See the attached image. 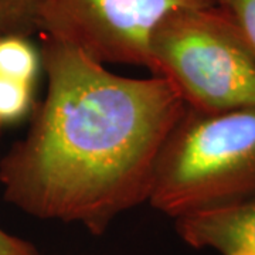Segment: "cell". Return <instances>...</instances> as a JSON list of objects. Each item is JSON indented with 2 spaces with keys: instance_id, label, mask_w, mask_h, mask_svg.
<instances>
[{
  "instance_id": "cell-1",
  "label": "cell",
  "mask_w": 255,
  "mask_h": 255,
  "mask_svg": "<svg viewBox=\"0 0 255 255\" xmlns=\"http://www.w3.org/2000/svg\"><path fill=\"white\" fill-rule=\"evenodd\" d=\"M46 97L27 133L0 160L4 199L37 219L102 234L149 201L163 146L187 108L162 77L112 73L78 48L43 36Z\"/></svg>"
},
{
  "instance_id": "cell-2",
  "label": "cell",
  "mask_w": 255,
  "mask_h": 255,
  "mask_svg": "<svg viewBox=\"0 0 255 255\" xmlns=\"http://www.w3.org/2000/svg\"><path fill=\"white\" fill-rule=\"evenodd\" d=\"M255 199V108H186L167 137L149 196L170 217Z\"/></svg>"
},
{
  "instance_id": "cell-3",
  "label": "cell",
  "mask_w": 255,
  "mask_h": 255,
  "mask_svg": "<svg viewBox=\"0 0 255 255\" xmlns=\"http://www.w3.org/2000/svg\"><path fill=\"white\" fill-rule=\"evenodd\" d=\"M147 70L197 112L255 108V55L219 4L166 16L150 38Z\"/></svg>"
},
{
  "instance_id": "cell-4",
  "label": "cell",
  "mask_w": 255,
  "mask_h": 255,
  "mask_svg": "<svg viewBox=\"0 0 255 255\" xmlns=\"http://www.w3.org/2000/svg\"><path fill=\"white\" fill-rule=\"evenodd\" d=\"M214 4L216 0H38V33L101 64L147 68L150 38L166 16Z\"/></svg>"
},
{
  "instance_id": "cell-5",
  "label": "cell",
  "mask_w": 255,
  "mask_h": 255,
  "mask_svg": "<svg viewBox=\"0 0 255 255\" xmlns=\"http://www.w3.org/2000/svg\"><path fill=\"white\" fill-rule=\"evenodd\" d=\"M176 230L196 248H211L221 255H255V199L177 217Z\"/></svg>"
},
{
  "instance_id": "cell-6",
  "label": "cell",
  "mask_w": 255,
  "mask_h": 255,
  "mask_svg": "<svg viewBox=\"0 0 255 255\" xmlns=\"http://www.w3.org/2000/svg\"><path fill=\"white\" fill-rule=\"evenodd\" d=\"M41 64V54L30 37L0 36V75L34 85Z\"/></svg>"
},
{
  "instance_id": "cell-7",
  "label": "cell",
  "mask_w": 255,
  "mask_h": 255,
  "mask_svg": "<svg viewBox=\"0 0 255 255\" xmlns=\"http://www.w3.org/2000/svg\"><path fill=\"white\" fill-rule=\"evenodd\" d=\"M34 108V85L0 75V127L16 124Z\"/></svg>"
},
{
  "instance_id": "cell-8",
  "label": "cell",
  "mask_w": 255,
  "mask_h": 255,
  "mask_svg": "<svg viewBox=\"0 0 255 255\" xmlns=\"http://www.w3.org/2000/svg\"><path fill=\"white\" fill-rule=\"evenodd\" d=\"M38 0H0V36L38 33Z\"/></svg>"
},
{
  "instance_id": "cell-9",
  "label": "cell",
  "mask_w": 255,
  "mask_h": 255,
  "mask_svg": "<svg viewBox=\"0 0 255 255\" xmlns=\"http://www.w3.org/2000/svg\"><path fill=\"white\" fill-rule=\"evenodd\" d=\"M217 4L226 10L255 55V0H217Z\"/></svg>"
},
{
  "instance_id": "cell-10",
  "label": "cell",
  "mask_w": 255,
  "mask_h": 255,
  "mask_svg": "<svg viewBox=\"0 0 255 255\" xmlns=\"http://www.w3.org/2000/svg\"><path fill=\"white\" fill-rule=\"evenodd\" d=\"M0 255H37L34 247L0 227Z\"/></svg>"
},
{
  "instance_id": "cell-11",
  "label": "cell",
  "mask_w": 255,
  "mask_h": 255,
  "mask_svg": "<svg viewBox=\"0 0 255 255\" xmlns=\"http://www.w3.org/2000/svg\"><path fill=\"white\" fill-rule=\"evenodd\" d=\"M1 129H3V128L0 127V136H1Z\"/></svg>"
},
{
  "instance_id": "cell-12",
  "label": "cell",
  "mask_w": 255,
  "mask_h": 255,
  "mask_svg": "<svg viewBox=\"0 0 255 255\" xmlns=\"http://www.w3.org/2000/svg\"><path fill=\"white\" fill-rule=\"evenodd\" d=\"M216 3H217V0H216Z\"/></svg>"
}]
</instances>
